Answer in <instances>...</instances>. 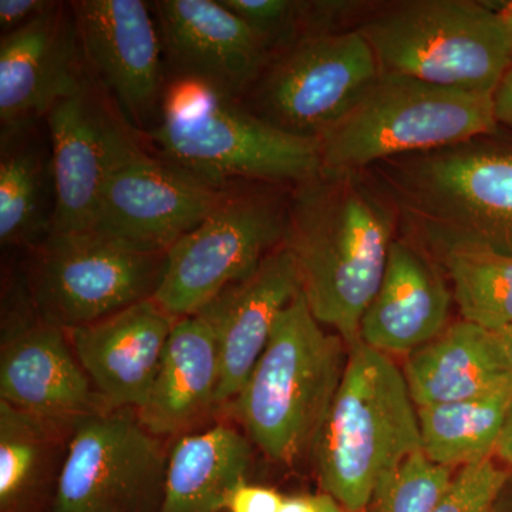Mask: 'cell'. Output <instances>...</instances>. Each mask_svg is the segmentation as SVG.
Wrapping results in <instances>:
<instances>
[{"instance_id": "1", "label": "cell", "mask_w": 512, "mask_h": 512, "mask_svg": "<svg viewBox=\"0 0 512 512\" xmlns=\"http://www.w3.org/2000/svg\"><path fill=\"white\" fill-rule=\"evenodd\" d=\"M399 212L365 173L320 167L289 198L285 244L298 262L302 291L320 325L348 348L382 284Z\"/></svg>"}, {"instance_id": "2", "label": "cell", "mask_w": 512, "mask_h": 512, "mask_svg": "<svg viewBox=\"0 0 512 512\" xmlns=\"http://www.w3.org/2000/svg\"><path fill=\"white\" fill-rule=\"evenodd\" d=\"M427 254L471 247L512 256V144L494 134L367 168Z\"/></svg>"}, {"instance_id": "3", "label": "cell", "mask_w": 512, "mask_h": 512, "mask_svg": "<svg viewBox=\"0 0 512 512\" xmlns=\"http://www.w3.org/2000/svg\"><path fill=\"white\" fill-rule=\"evenodd\" d=\"M150 141L161 160L215 187L301 184L322 167L320 143L266 123L214 84L175 76Z\"/></svg>"}, {"instance_id": "4", "label": "cell", "mask_w": 512, "mask_h": 512, "mask_svg": "<svg viewBox=\"0 0 512 512\" xmlns=\"http://www.w3.org/2000/svg\"><path fill=\"white\" fill-rule=\"evenodd\" d=\"M348 355L345 340L325 332L299 292L279 315L265 352L231 404L266 457L295 467L312 456Z\"/></svg>"}, {"instance_id": "5", "label": "cell", "mask_w": 512, "mask_h": 512, "mask_svg": "<svg viewBox=\"0 0 512 512\" xmlns=\"http://www.w3.org/2000/svg\"><path fill=\"white\" fill-rule=\"evenodd\" d=\"M419 450V414L403 370L357 340L313 448L323 493L345 510L366 512L377 481Z\"/></svg>"}, {"instance_id": "6", "label": "cell", "mask_w": 512, "mask_h": 512, "mask_svg": "<svg viewBox=\"0 0 512 512\" xmlns=\"http://www.w3.org/2000/svg\"><path fill=\"white\" fill-rule=\"evenodd\" d=\"M357 30L383 73L447 89L494 94L512 66L507 30L487 3H393L363 20Z\"/></svg>"}, {"instance_id": "7", "label": "cell", "mask_w": 512, "mask_h": 512, "mask_svg": "<svg viewBox=\"0 0 512 512\" xmlns=\"http://www.w3.org/2000/svg\"><path fill=\"white\" fill-rule=\"evenodd\" d=\"M494 94L380 73L355 109L320 138L322 167L365 171L387 158L497 133Z\"/></svg>"}, {"instance_id": "8", "label": "cell", "mask_w": 512, "mask_h": 512, "mask_svg": "<svg viewBox=\"0 0 512 512\" xmlns=\"http://www.w3.org/2000/svg\"><path fill=\"white\" fill-rule=\"evenodd\" d=\"M272 185H234L198 227L168 249L154 296L168 315L180 319L200 312L284 244L289 200Z\"/></svg>"}, {"instance_id": "9", "label": "cell", "mask_w": 512, "mask_h": 512, "mask_svg": "<svg viewBox=\"0 0 512 512\" xmlns=\"http://www.w3.org/2000/svg\"><path fill=\"white\" fill-rule=\"evenodd\" d=\"M164 262L96 231L49 234L30 274L36 316L66 332L109 318L154 299Z\"/></svg>"}, {"instance_id": "10", "label": "cell", "mask_w": 512, "mask_h": 512, "mask_svg": "<svg viewBox=\"0 0 512 512\" xmlns=\"http://www.w3.org/2000/svg\"><path fill=\"white\" fill-rule=\"evenodd\" d=\"M380 73L359 30L312 33L272 56L248 93L249 110L285 133L320 140L355 109Z\"/></svg>"}, {"instance_id": "11", "label": "cell", "mask_w": 512, "mask_h": 512, "mask_svg": "<svg viewBox=\"0 0 512 512\" xmlns=\"http://www.w3.org/2000/svg\"><path fill=\"white\" fill-rule=\"evenodd\" d=\"M134 410L74 421L49 512H163L168 453Z\"/></svg>"}, {"instance_id": "12", "label": "cell", "mask_w": 512, "mask_h": 512, "mask_svg": "<svg viewBox=\"0 0 512 512\" xmlns=\"http://www.w3.org/2000/svg\"><path fill=\"white\" fill-rule=\"evenodd\" d=\"M232 187L198 180L148 156L137 143L114 165L89 231L137 251L165 255L208 217Z\"/></svg>"}, {"instance_id": "13", "label": "cell", "mask_w": 512, "mask_h": 512, "mask_svg": "<svg viewBox=\"0 0 512 512\" xmlns=\"http://www.w3.org/2000/svg\"><path fill=\"white\" fill-rule=\"evenodd\" d=\"M87 66L128 121L143 127L163 96V43L141 0L70 3Z\"/></svg>"}, {"instance_id": "14", "label": "cell", "mask_w": 512, "mask_h": 512, "mask_svg": "<svg viewBox=\"0 0 512 512\" xmlns=\"http://www.w3.org/2000/svg\"><path fill=\"white\" fill-rule=\"evenodd\" d=\"M46 117L52 143L50 234L89 231L107 178L137 141L97 101L87 83L59 101Z\"/></svg>"}, {"instance_id": "15", "label": "cell", "mask_w": 512, "mask_h": 512, "mask_svg": "<svg viewBox=\"0 0 512 512\" xmlns=\"http://www.w3.org/2000/svg\"><path fill=\"white\" fill-rule=\"evenodd\" d=\"M153 10L177 76L204 80L241 99L271 62L264 42L220 0H160Z\"/></svg>"}, {"instance_id": "16", "label": "cell", "mask_w": 512, "mask_h": 512, "mask_svg": "<svg viewBox=\"0 0 512 512\" xmlns=\"http://www.w3.org/2000/svg\"><path fill=\"white\" fill-rule=\"evenodd\" d=\"M302 291L298 262L286 244L254 274L229 285L195 315L210 325L220 352L217 407L231 406L271 339L279 315Z\"/></svg>"}, {"instance_id": "17", "label": "cell", "mask_w": 512, "mask_h": 512, "mask_svg": "<svg viewBox=\"0 0 512 512\" xmlns=\"http://www.w3.org/2000/svg\"><path fill=\"white\" fill-rule=\"evenodd\" d=\"M80 49L73 15L62 3L0 42L2 138L47 116L59 101L86 84L77 64Z\"/></svg>"}, {"instance_id": "18", "label": "cell", "mask_w": 512, "mask_h": 512, "mask_svg": "<svg viewBox=\"0 0 512 512\" xmlns=\"http://www.w3.org/2000/svg\"><path fill=\"white\" fill-rule=\"evenodd\" d=\"M175 320L148 299L67 332L104 409L137 412L143 407Z\"/></svg>"}, {"instance_id": "19", "label": "cell", "mask_w": 512, "mask_h": 512, "mask_svg": "<svg viewBox=\"0 0 512 512\" xmlns=\"http://www.w3.org/2000/svg\"><path fill=\"white\" fill-rule=\"evenodd\" d=\"M453 302L439 264L413 242L394 239L359 339L386 355L409 356L448 328Z\"/></svg>"}, {"instance_id": "20", "label": "cell", "mask_w": 512, "mask_h": 512, "mask_svg": "<svg viewBox=\"0 0 512 512\" xmlns=\"http://www.w3.org/2000/svg\"><path fill=\"white\" fill-rule=\"evenodd\" d=\"M0 400L59 420H76L104 409L66 330L37 316L35 322L3 336Z\"/></svg>"}, {"instance_id": "21", "label": "cell", "mask_w": 512, "mask_h": 512, "mask_svg": "<svg viewBox=\"0 0 512 512\" xmlns=\"http://www.w3.org/2000/svg\"><path fill=\"white\" fill-rule=\"evenodd\" d=\"M220 379V352L210 325L200 315L177 319L138 420L158 439L183 436L217 407Z\"/></svg>"}, {"instance_id": "22", "label": "cell", "mask_w": 512, "mask_h": 512, "mask_svg": "<svg viewBox=\"0 0 512 512\" xmlns=\"http://www.w3.org/2000/svg\"><path fill=\"white\" fill-rule=\"evenodd\" d=\"M403 375L416 407L476 399L512 384L494 333L463 319L410 353Z\"/></svg>"}, {"instance_id": "23", "label": "cell", "mask_w": 512, "mask_h": 512, "mask_svg": "<svg viewBox=\"0 0 512 512\" xmlns=\"http://www.w3.org/2000/svg\"><path fill=\"white\" fill-rule=\"evenodd\" d=\"M251 464L252 441L228 424L183 434L168 453L163 512H225Z\"/></svg>"}, {"instance_id": "24", "label": "cell", "mask_w": 512, "mask_h": 512, "mask_svg": "<svg viewBox=\"0 0 512 512\" xmlns=\"http://www.w3.org/2000/svg\"><path fill=\"white\" fill-rule=\"evenodd\" d=\"M50 419L0 400V512H40L47 504L57 430Z\"/></svg>"}, {"instance_id": "25", "label": "cell", "mask_w": 512, "mask_h": 512, "mask_svg": "<svg viewBox=\"0 0 512 512\" xmlns=\"http://www.w3.org/2000/svg\"><path fill=\"white\" fill-rule=\"evenodd\" d=\"M512 403V384L461 402L417 407L421 450L451 468L493 458Z\"/></svg>"}, {"instance_id": "26", "label": "cell", "mask_w": 512, "mask_h": 512, "mask_svg": "<svg viewBox=\"0 0 512 512\" xmlns=\"http://www.w3.org/2000/svg\"><path fill=\"white\" fill-rule=\"evenodd\" d=\"M429 255L450 278L463 320L490 332L512 326V256L471 247Z\"/></svg>"}, {"instance_id": "27", "label": "cell", "mask_w": 512, "mask_h": 512, "mask_svg": "<svg viewBox=\"0 0 512 512\" xmlns=\"http://www.w3.org/2000/svg\"><path fill=\"white\" fill-rule=\"evenodd\" d=\"M0 161V241L8 247L32 245L52 231L53 214L47 207V167L42 153L32 146L2 141Z\"/></svg>"}, {"instance_id": "28", "label": "cell", "mask_w": 512, "mask_h": 512, "mask_svg": "<svg viewBox=\"0 0 512 512\" xmlns=\"http://www.w3.org/2000/svg\"><path fill=\"white\" fill-rule=\"evenodd\" d=\"M454 468L414 451L377 481L366 512H434L443 500Z\"/></svg>"}, {"instance_id": "29", "label": "cell", "mask_w": 512, "mask_h": 512, "mask_svg": "<svg viewBox=\"0 0 512 512\" xmlns=\"http://www.w3.org/2000/svg\"><path fill=\"white\" fill-rule=\"evenodd\" d=\"M268 47L271 56L305 36L301 29L316 19V3L289 0H220ZM272 59V57H271Z\"/></svg>"}, {"instance_id": "30", "label": "cell", "mask_w": 512, "mask_h": 512, "mask_svg": "<svg viewBox=\"0 0 512 512\" xmlns=\"http://www.w3.org/2000/svg\"><path fill=\"white\" fill-rule=\"evenodd\" d=\"M510 470L493 458L461 467L434 512H494Z\"/></svg>"}, {"instance_id": "31", "label": "cell", "mask_w": 512, "mask_h": 512, "mask_svg": "<svg viewBox=\"0 0 512 512\" xmlns=\"http://www.w3.org/2000/svg\"><path fill=\"white\" fill-rule=\"evenodd\" d=\"M284 498L274 488L244 483L229 494L225 512H278Z\"/></svg>"}, {"instance_id": "32", "label": "cell", "mask_w": 512, "mask_h": 512, "mask_svg": "<svg viewBox=\"0 0 512 512\" xmlns=\"http://www.w3.org/2000/svg\"><path fill=\"white\" fill-rule=\"evenodd\" d=\"M56 2H45V0H2L0 2V26L3 32L8 35L23 26L28 25L49 12Z\"/></svg>"}, {"instance_id": "33", "label": "cell", "mask_w": 512, "mask_h": 512, "mask_svg": "<svg viewBox=\"0 0 512 512\" xmlns=\"http://www.w3.org/2000/svg\"><path fill=\"white\" fill-rule=\"evenodd\" d=\"M494 107L498 124L512 127V66L495 90Z\"/></svg>"}, {"instance_id": "34", "label": "cell", "mask_w": 512, "mask_h": 512, "mask_svg": "<svg viewBox=\"0 0 512 512\" xmlns=\"http://www.w3.org/2000/svg\"><path fill=\"white\" fill-rule=\"evenodd\" d=\"M495 456L500 458L505 466L512 470V403L510 410H508L507 421H505L503 434H501Z\"/></svg>"}, {"instance_id": "35", "label": "cell", "mask_w": 512, "mask_h": 512, "mask_svg": "<svg viewBox=\"0 0 512 512\" xmlns=\"http://www.w3.org/2000/svg\"><path fill=\"white\" fill-rule=\"evenodd\" d=\"M278 512H318L316 497H288L284 498Z\"/></svg>"}, {"instance_id": "36", "label": "cell", "mask_w": 512, "mask_h": 512, "mask_svg": "<svg viewBox=\"0 0 512 512\" xmlns=\"http://www.w3.org/2000/svg\"><path fill=\"white\" fill-rule=\"evenodd\" d=\"M494 336L497 339L498 346L503 352L505 362L512 372V326L501 330H495Z\"/></svg>"}, {"instance_id": "37", "label": "cell", "mask_w": 512, "mask_h": 512, "mask_svg": "<svg viewBox=\"0 0 512 512\" xmlns=\"http://www.w3.org/2000/svg\"><path fill=\"white\" fill-rule=\"evenodd\" d=\"M503 20L505 30H507L508 40H510L511 55H512V0L511 2L498 3V6H493Z\"/></svg>"}, {"instance_id": "38", "label": "cell", "mask_w": 512, "mask_h": 512, "mask_svg": "<svg viewBox=\"0 0 512 512\" xmlns=\"http://www.w3.org/2000/svg\"><path fill=\"white\" fill-rule=\"evenodd\" d=\"M316 504H318V512H350L325 493L316 495Z\"/></svg>"}]
</instances>
